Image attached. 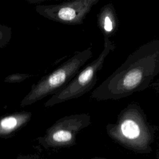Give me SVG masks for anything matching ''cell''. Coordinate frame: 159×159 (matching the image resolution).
<instances>
[{"label":"cell","mask_w":159,"mask_h":159,"mask_svg":"<svg viewBox=\"0 0 159 159\" xmlns=\"http://www.w3.org/2000/svg\"><path fill=\"white\" fill-rule=\"evenodd\" d=\"M159 74V38L143 43L101 84L91 98L97 101L119 100L149 88Z\"/></svg>","instance_id":"6da1fadb"},{"label":"cell","mask_w":159,"mask_h":159,"mask_svg":"<svg viewBox=\"0 0 159 159\" xmlns=\"http://www.w3.org/2000/svg\"><path fill=\"white\" fill-rule=\"evenodd\" d=\"M159 127L147 121L143 109L137 102L129 104L119 113L114 123L106 126L108 135L123 147L138 153L152 151Z\"/></svg>","instance_id":"7a4b0ae2"},{"label":"cell","mask_w":159,"mask_h":159,"mask_svg":"<svg viewBox=\"0 0 159 159\" xmlns=\"http://www.w3.org/2000/svg\"><path fill=\"white\" fill-rule=\"evenodd\" d=\"M93 56L91 47L75 53L51 73L32 84L30 91L22 99L20 107L34 104L44 98L61 91Z\"/></svg>","instance_id":"3957f363"},{"label":"cell","mask_w":159,"mask_h":159,"mask_svg":"<svg viewBox=\"0 0 159 159\" xmlns=\"http://www.w3.org/2000/svg\"><path fill=\"white\" fill-rule=\"evenodd\" d=\"M115 48L116 46L110 39L104 37V48L99 56L81 70L61 91L52 96L45 102L44 106L52 107L66 101L76 99L91 91L98 81V72L102 69L107 55Z\"/></svg>","instance_id":"277c9868"},{"label":"cell","mask_w":159,"mask_h":159,"mask_svg":"<svg viewBox=\"0 0 159 159\" xmlns=\"http://www.w3.org/2000/svg\"><path fill=\"white\" fill-rule=\"evenodd\" d=\"M99 0L67 1L55 4H38L35 11L43 17L66 25H81Z\"/></svg>","instance_id":"5b68a950"},{"label":"cell","mask_w":159,"mask_h":159,"mask_svg":"<svg viewBox=\"0 0 159 159\" xmlns=\"http://www.w3.org/2000/svg\"><path fill=\"white\" fill-rule=\"evenodd\" d=\"M91 123L88 113L66 116L58 120L48 129V136L55 143H68L73 140L75 134Z\"/></svg>","instance_id":"8992f818"},{"label":"cell","mask_w":159,"mask_h":159,"mask_svg":"<svg viewBox=\"0 0 159 159\" xmlns=\"http://www.w3.org/2000/svg\"><path fill=\"white\" fill-rule=\"evenodd\" d=\"M98 25L104 37L114 35L118 27V19L114 6L111 3L102 6L98 14Z\"/></svg>","instance_id":"52a82bcc"},{"label":"cell","mask_w":159,"mask_h":159,"mask_svg":"<svg viewBox=\"0 0 159 159\" xmlns=\"http://www.w3.org/2000/svg\"><path fill=\"white\" fill-rule=\"evenodd\" d=\"M32 114L28 111H19L0 117V135H7L25 125Z\"/></svg>","instance_id":"ba28073f"},{"label":"cell","mask_w":159,"mask_h":159,"mask_svg":"<svg viewBox=\"0 0 159 159\" xmlns=\"http://www.w3.org/2000/svg\"><path fill=\"white\" fill-rule=\"evenodd\" d=\"M12 37L11 27L0 24V49L6 47L10 42Z\"/></svg>","instance_id":"9c48e42d"},{"label":"cell","mask_w":159,"mask_h":159,"mask_svg":"<svg viewBox=\"0 0 159 159\" xmlns=\"http://www.w3.org/2000/svg\"><path fill=\"white\" fill-rule=\"evenodd\" d=\"M32 75L29 74H25V73H14L11 74L10 75H8L6 76L4 81L6 83H20L22 82L29 77H30Z\"/></svg>","instance_id":"30bf717a"},{"label":"cell","mask_w":159,"mask_h":159,"mask_svg":"<svg viewBox=\"0 0 159 159\" xmlns=\"http://www.w3.org/2000/svg\"><path fill=\"white\" fill-rule=\"evenodd\" d=\"M150 86L155 91V92L159 96V80L152 83Z\"/></svg>","instance_id":"8fae6325"}]
</instances>
